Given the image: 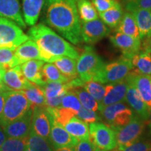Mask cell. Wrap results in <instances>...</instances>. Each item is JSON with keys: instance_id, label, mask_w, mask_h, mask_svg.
<instances>
[{"instance_id": "cell-9", "label": "cell", "mask_w": 151, "mask_h": 151, "mask_svg": "<svg viewBox=\"0 0 151 151\" xmlns=\"http://www.w3.org/2000/svg\"><path fill=\"white\" fill-rule=\"evenodd\" d=\"M146 122L139 116L133 117L127 124L116 130L117 148H123L139 141L145 129Z\"/></svg>"}, {"instance_id": "cell-38", "label": "cell", "mask_w": 151, "mask_h": 151, "mask_svg": "<svg viewBox=\"0 0 151 151\" xmlns=\"http://www.w3.org/2000/svg\"><path fill=\"white\" fill-rule=\"evenodd\" d=\"M15 48H0V67L5 71L18 65L15 58Z\"/></svg>"}, {"instance_id": "cell-47", "label": "cell", "mask_w": 151, "mask_h": 151, "mask_svg": "<svg viewBox=\"0 0 151 151\" xmlns=\"http://www.w3.org/2000/svg\"><path fill=\"white\" fill-rule=\"evenodd\" d=\"M10 89L9 88H7L3 83H0V94H2L4 92H6L7 91H10Z\"/></svg>"}, {"instance_id": "cell-11", "label": "cell", "mask_w": 151, "mask_h": 151, "mask_svg": "<svg viewBox=\"0 0 151 151\" xmlns=\"http://www.w3.org/2000/svg\"><path fill=\"white\" fill-rule=\"evenodd\" d=\"M111 30L99 18L81 23L82 40L88 44H94L107 37Z\"/></svg>"}, {"instance_id": "cell-26", "label": "cell", "mask_w": 151, "mask_h": 151, "mask_svg": "<svg viewBox=\"0 0 151 151\" xmlns=\"http://www.w3.org/2000/svg\"><path fill=\"white\" fill-rule=\"evenodd\" d=\"M116 32H120L131 36L132 37L140 39L139 32L137 22L133 14L129 11L124 13L120 23L116 27Z\"/></svg>"}, {"instance_id": "cell-37", "label": "cell", "mask_w": 151, "mask_h": 151, "mask_svg": "<svg viewBox=\"0 0 151 151\" xmlns=\"http://www.w3.org/2000/svg\"><path fill=\"white\" fill-rule=\"evenodd\" d=\"M82 88L89 92L97 100L99 104L101 103L105 94V86L103 84L92 79L85 82Z\"/></svg>"}, {"instance_id": "cell-1", "label": "cell", "mask_w": 151, "mask_h": 151, "mask_svg": "<svg viewBox=\"0 0 151 151\" xmlns=\"http://www.w3.org/2000/svg\"><path fill=\"white\" fill-rule=\"evenodd\" d=\"M43 20L72 44L82 41L81 23L76 1L69 0H45Z\"/></svg>"}, {"instance_id": "cell-19", "label": "cell", "mask_w": 151, "mask_h": 151, "mask_svg": "<svg viewBox=\"0 0 151 151\" xmlns=\"http://www.w3.org/2000/svg\"><path fill=\"white\" fill-rule=\"evenodd\" d=\"M0 17L10 19L23 29L27 27L19 0H0Z\"/></svg>"}, {"instance_id": "cell-12", "label": "cell", "mask_w": 151, "mask_h": 151, "mask_svg": "<svg viewBox=\"0 0 151 151\" xmlns=\"http://www.w3.org/2000/svg\"><path fill=\"white\" fill-rule=\"evenodd\" d=\"M110 41L122 52V56L132 59L133 56L140 51L141 40L125 34L116 32L110 37Z\"/></svg>"}, {"instance_id": "cell-39", "label": "cell", "mask_w": 151, "mask_h": 151, "mask_svg": "<svg viewBox=\"0 0 151 151\" xmlns=\"http://www.w3.org/2000/svg\"><path fill=\"white\" fill-rule=\"evenodd\" d=\"M81 106H81L76 94L74 93L73 90H69L64 95L62 99L61 104H60V106L58 107L69 109L74 111L76 114V113L81 108Z\"/></svg>"}, {"instance_id": "cell-4", "label": "cell", "mask_w": 151, "mask_h": 151, "mask_svg": "<svg viewBox=\"0 0 151 151\" xmlns=\"http://www.w3.org/2000/svg\"><path fill=\"white\" fill-rule=\"evenodd\" d=\"M133 69L132 59L122 56L120 59L106 65L97 71L92 80L101 84H108L123 81Z\"/></svg>"}, {"instance_id": "cell-49", "label": "cell", "mask_w": 151, "mask_h": 151, "mask_svg": "<svg viewBox=\"0 0 151 151\" xmlns=\"http://www.w3.org/2000/svg\"><path fill=\"white\" fill-rule=\"evenodd\" d=\"M5 73V70L4 69H2L1 67H0V83H2V79H3V76L4 74Z\"/></svg>"}, {"instance_id": "cell-27", "label": "cell", "mask_w": 151, "mask_h": 151, "mask_svg": "<svg viewBox=\"0 0 151 151\" xmlns=\"http://www.w3.org/2000/svg\"><path fill=\"white\" fill-rule=\"evenodd\" d=\"M123 14V9L119 2L108 10L99 13L101 21L110 28H116L118 25Z\"/></svg>"}, {"instance_id": "cell-52", "label": "cell", "mask_w": 151, "mask_h": 151, "mask_svg": "<svg viewBox=\"0 0 151 151\" xmlns=\"http://www.w3.org/2000/svg\"><path fill=\"white\" fill-rule=\"evenodd\" d=\"M95 151H103V150H99V149H97V148H96V150H95ZM110 151H113V150H110Z\"/></svg>"}, {"instance_id": "cell-17", "label": "cell", "mask_w": 151, "mask_h": 151, "mask_svg": "<svg viewBox=\"0 0 151 151\" xmlns=\"http://www.w3.org/2000/svg\"><path fill=\"white\" fill-rule=\"evenodd\" d=\"M126 78L135 86L147 106L151 110V75L138 73L132 69Z\"/></svg>"}, {"instance_id": "cell-20", "label": "cell", "mask_w": 151, "mask_h": 151, "mask_svg": "<svg viewBox=\"0 0 151 151\" xmlns=\"http://www.w3.org/2000/svg\"><path fill=\"white\" fill-rule=\"evenodd\" d=\"M14 55L18 65L31 60H41L39 47L35 41L29 39L17 47Z\"/></svg>"}, {"instance_id": "cell-50", "label": "cell", "mask_w": 151, "mask_h": 151, "mask_svg": "<svg viewBox=\"0 0 151 151\" xmlns=\"http://www.w3.org/2000/svg\"><path fill=\"white\" fill-rule=\"evenodd\" d=\"M146 124H148L149 128H150V131H151V110H150V117H149L148 120L146 121Z\"/></svg>"}, {"instance_id": "cell-3", "label": "cell", "mask_w": 151, "mask_h": 151, "mask_svg": "<svg viewBox=\"0 0 151 151\" xmlns=\"http://www.w3.org/2000/svg\"><path fill=\"white\" fill-rule=\"evenodd\" d=\"M31 108V104L22 91L5 92L4 106L0 116V126L4 127L21 117Z\"/></svg>"}, {"instance_id": "cell-10", "label": "cell", "mask_w": 151, "mask_h": 151, "mask_svg": "<svg viewBox=\"0 0 151 151\" xmlns=\"http://www.w3.org/2000/svg\"><path fill=\"white\" fill-rule=\"evenodd\" d=\"M54 119L46 106L32 108L31 129L37 135L48 139Z\"/></svg>"}, {"instance_id": "cell-43", "label": "cell", "mask_w": 151, "mask_h": 151, "mask_svg": "<svg viewBox=\"0 0 151 151\" xmlns=\"http://www.w3.org/2000/svg\"><path fill=\"white\" fill-rule=\"evenodd\" d=\"M121 149L123 151H151V143L148 141H137Z\"/></svg>"}, {"instance_id": "cell-51", "label": "cell", "mask_w": 151, "mask_h": 151, "mask_svg": "<svg viewBox=\"0 0 151 151\" xmlns=\"http://www.w3.org/2000/svg\"><path fill=\"white\" fill-rule=\"evenodd\" d=\"M24 151H33V150H31V149H30L29 148H28V147H27V148H26V149H25V150H24Z\"/></svg>"}, {"instance_id": "cell-6", "label": "cell", "mask_w": 151, "mask_h": 151, "mask_svg": "<svg viewBox=\"0 0 151 151\" xmlns=\"http://www.w3.org/2000/svg\"><path fill=\"white\" fill-rule=\"evenodd\" d=\"M78 77L83 82L92 80L94 75L103 67L104 62L90 46H86L77 59Z\"/></svg>"}, {"instance_id": "cell-5", "label": "cell", "mask_w": 151, "mask_h": 151, "mask_svg": "<svg viewBox=\"0 0 151 151\" xmlns=\"http://www.w3.org/2000/svg\"><path fill=\"white\" fill-rule=\"evenodd\" d=\"M99 112L101 120L114 131L127 124L134 116L133 110L122 102L107 106Z\"/></svg>"}, {"instance_id": "cell-29", "label": "cell", "mask_w": 151, "mask_h": 151, "mask_svg": "<svg viewBox=\"0 0 151 151\" xmlns=\"http://www.w3.org/2000/svg\"><path fill=\"white\" fill-rule=\"evenodd\" d=\"M41 87L44 92L46 99L64 96L68 91L71 90L69 82L65 83L60 82H47L46 84Z\"/></svg>"}, {"instance_id": "cell-30", "label": "cell", "mask_w": 151, "mask_h": 151, "mask_svg": "<svg viewBox=\"0 0 151 151\" xmlns=\"http://www.w3.org/2000/svg\"><path fill=\"white\" fill-rule=\"evenodd\" d=\"M43 79L45 83L47 82H60L62 83L69 82L70 79L62 74L58 67L51 62L44 64L41 69Z\"/></svg>"}, {"instance_id": "cell-8", "label": "cell", "mask_w": 151, "mask_h": 151, "mask_svg": "<svg viewBox=\"0 0 151 151\" xmlns=\"http://www.w3.org/2000/svg\"><path fill=\"white\" fill-rule=\"evenodd\" d=\"M90 140L96 148L103 151H110L117 148L116 132L101 122L89 124Z\"/></svg>"}, {"instance_id": "cell-24", "label": "cell", "mask_w": 151, "mask_h": 151, "mask_svg": "<svg viewBox=\"0 0 151 151\" xmlns=\"http://www.w3.org/2000/svg\"><path fill=\"white\" fill-rule=\"evenodd\" d=\"M64 127L78 141L90 139L89 125L76 116H73Z\"/></svg>"}, {"instance_id": "cell-36", "label": "cell", "mask_w": 151, "mask_h": 151, "mask_svg": "<svg viewBox=\"0 0 151 151\" xmlns=\"http://www.w3.org/2000/svg\"><path fill=\"white\" fill-rule=\"evenodd\" d=\"M27 137L8 138L0 147V151H24L27 148Z\"/></svg>"}, {"instance_id": "cell-46", "label": "cell", "mask_w": 151, "mask_h": 151, "mask_svg": "<svg viewBox=\"0 0 151 151\" xmlns=\"http://www.w3.org/2000/svg\"><path fill=\"white\" fill-rule=\"evenodd\" d=\"M6 139L4 132L2 128L0 127V147L1 146V145L3 144V143L4 142V141Z\"/></svg>"}, {"instance_id": "cell-45", "label": "cell", "mask_w": 151, "mask_h": 151, "mask_svg": "<svg viewBox=\"0 0 151 151\" xmlns=\"http://www.w3.org/2000/svg\"><path fill=\"white\" fill-rule=\"evenodd\" d=\"M4 99H5V92H4L2 94H0V116H1V112H2L4 103Z\"/></svg>"}, {"instance_id": "cell-23", "label": "cell", "mask_w": 151, "mask_h": 151, "mask_svg": "<svg viewBox=\"0 0 151 151\" xmlns=\"http://www.w3.org/2000/svg\"><path fill=\"white\" fill-rule=\"evenodd\" d=\"M134 17L141 40L151 36V10L137 9L131 12Z\"/></svg>"}, {"instance_id": "cell-41", "label": "cell", "mask_w": 151, "mask_h": 151, "mask_svg": "<svg viewBox=\"0 0 151 151\" xmlns=\"http://www.w3.org/2000/svg\"><path fill=\"white\" fill-rule=\"evenodd\" d=\"M76 116L78 117L79 119H81V120L88 124L94 122H99L101 120V116L98 114L96 111L90 110V109H86L83 106H81V108L76 113Z\"/></svg>"}, {"instance_id": "cell-31", "label": "cell", "mask_w": 151, "mask_h": 151, "mask_svg": "<svg viewBox=\"0 0 151 151\" xmlns=\"http://www.w3.org/2000/svg\"><path fill=\"white\" fill-rule=\"evenodd\" d=\"M28 101L31 104V108L35 106H45V95L42 88L37 85L32 83L27 88L22 90Z\"/></svg>"}, {"instance_id": "cell-40", "label": "cell", "mask_w": 151, "mask_h": 151, "mask_svg": "<svg viewBox=\"0 0 151 151\" xmlns=\"http://www.w3.org/2000/svg\"><path fill=\"white\" fill-rule=\"evenodd\" d=\"M124 9L129 12L137 9L151 10V0H122Z\"/></svg>"}, {"instance_id": "cell-34", "label": "cell", "mask_w": 151, "mask_h": 151, "mask_svg": "<svg viewBox=\"0 0 151 151\" xmlns=\"http://www.w3.org/2000/svg\"><path fill=\"white\" fill-rule=\"evenodd\" d=\"M72 90L76 94L83 107L94 111H99V104L97 101L83 88H76Z\"/></svg>"}, {"instance_id": "cell-15", "label": "cell", "mask_w": 151, "mask_h": 151, "mask_svg": "<svg viewBox=\"0 0 151 151\" xmlns=\"http://www.w3.org/2000/svg\"><path fill=\"white\" fill-rule=\"evenodd\" d=\"M48 141L53 150L60 148H74L78 140L73 137L65 129L63 126L53 121L49 134Z\"/></svg>"}, {"instance_id": "cell-13", "label": "cell", "mask_w": 151, "mask_h": 151, "mask_svg": "<svg viewBox=\"0 0 151 151\" xmlns=\"http://www.w3.org/2000/svg\"><path fill=\"white\" fill-rule=\"evenodd\" d=\"M32 109L30 108L23 116L1 127L7 138H24L29 135L31 129Z\"/></svg>"}, {"instance_id": "cell-32", "label": "cell", "mask_w": 151, "mask_h": 151, "mask_svg": "<svg viewBox=\"0 0 151 151\" xmlns=\"http://www.w3.org/2000/svg\"><path fill=\"white\" fill-rule=\"evenodd\" d=\"M79 17L83 22L91 21L98 18L97 9L90 0H76Z\"/></svg>"}, {"instance_id": "cell-7", "label": "cell", "mask_w": 151, "mask_h": 151, "mask_svg": "<svg viewBox=\"0 0 151 151\" xmlns=\"http://www.w3.org/2000/svg\"><path fill=\"white\" fill-rule=\"evenodd\" d=\"M29 39L21 28L10 19L0 17V48H15Z\"/></svg>"}, {"instance_id": "cell-16", "label": "cell", "mask_w": 151, "mask_h": 151, "mask_svg": "<svg viewBox=\"0 0 151 151\" xmlns=\"http://www.w3.org/2000/svg\"><path fill=\"white\" fill-rule=\"evenodd\" d=\"M126 80L128 82V88L126 94L125 101H127L128 104L131 106L132 110L134 111L137 116L141 120H144L146 122L150 117V110L141 98L140 94L139 93L135 86L127 78Z\"/></svg>"}, {"instance_id": "cell-14", "label": "cell", "mask_w": 151, "mask_h": 151, "mask_svg": "<svg viewBox=\"0 0 151 151\" xmlns=\"http://www.w3.org/2000/svg\"><path fill=\"white\" fill-rule=\"evenodd\" d=\"M127 88L128 82L126 78L123 81L107 84L105 86L104 97L99 104V111L113 104L125 101Z\"/></svg>"}, {"instance_id": "cell-48", "label": "cell", "mask_w": 151, "mask_h": 151, "mask_svg": "<svg viewBox=\"0 0 151 151\" xmlns=\"http://www.w3.org/2000/svg\"><path fill=\"white\" fill-rule=\"evenodd\" d=\"M54 151H75L74 148H69V147H66V148H60L54 150Z\"/></svg>"}, {"instance_id": "cell-25", "label": "cell", "mask_w": 151, "mask_h": 151, "mask_svg": "<svg viewBox=\"0 0 151 151\" xmlns=\"http://www.w3.org/2000/svg\"><path fill=\"white\" fill-rule=\"evenodd\" d=\"M133 70L143 74L151 75V51L141 49L132 58Z\"/></svg>"}, {"instance_id": "cell-18", "label": "cell", "mask_w": 151, "mask_h": 151, "mask_svg": "<svg viewBox=\"0 0 151 151\" xmlns=\"http://www.w3.org/2000/svg\"><path fill=\"white\" fill-rule=\"evenodd\" d=\"M2 83L7 88L14 91H22L32 83L24 77L20 65L5 71Z\"/></svg>"}, {"instance_id": "cell-28", "label": "cell", "mask_w": 151, "mask_h": 151, "mask_svg": "<svg viewBox=\"0 0 151 151\" xmlns=\"http://www.w3.org/2000/svg\"><path fill=\"white\" fill-rule=\"evenodd\" d=\"M55 65L61 71L62 74L67 76L68 78L72 80L78 77L76 69V60L67 56L59 57L53 61Z\"/></svg>"}, {"instance_id": "cell-35", "label": "cell", "mask_w": 151, "mask_h": 151, "mask_svg": "<svg viewBox=\"0 0 151 151\" xmlns=\"http://www.w3.org/2000/svg\"><path fill=\"white\" fill-rule=\"evenodd\" d=\"M46 108L52 115L54 121L63 127L73 116H76L74 111L69 109L63 108V107H57V108L46 107Z\"/></svg>"}, {"instance_id": "cell-21", "label": "cell", "mask_w": 151, "mask_h": 151, "mask_svg": "<svg viewBox=\"0 0 151 151\" xmlns=\"http://www.w3.org/2000/svg\"><path fill=\"white\" fill-rule=\"evenodd\" d=\"M45 62L43 60H31L20 65V69L27 80L34 84L43 86L46 83L44 82L42 76L43 65Z\"/></svg>"}, {"instance_id": "cell-44", "label": "cell", "mask_w": 151, "mask_h": 151, "mask_svg": "<svg viewBox=\"0 0 151 151\" xmlns=\"http://www.w3.org/2000/svg\"><path fill=\"white\" fill-rule=\"evenodd\" d=\"M96 147L90 139L78 141L74 147L75 151H95Z\"/></svg>"}, {"instance_id": "cell-22", "label": "cell", "mask_w": 151, "mask_h": 151, "mask_svg": "<svg viewBox=\"0 0 151 151\" xmlns=\"http://www.w3.org/2000/svg\"><path fill=\"white\" fill-rule=\"evenodd\" d=\"M45 0H22V14L25 24L33 26L37 23Z\"/></svg>"}, {"instance_id": "cell-42", "label": "cell", "mask_w": 151, "mask_h": 151, "mask_svg": "<svg viewBox=\"0 0 151 151\" xmlns=\"http://www.w3.org/2000/svg\"><path fill=\"white\" fill-rule=\"evenodd\" d=\"M92 3L99 13L104 12L118 3L116 0H92Z\"/></svg>"}, {"instance_id": "cell-2", "label": "cell", "mask_w": 151, "mask_h": 151, "mask_svg": "<svg viewBox=\"0 0 151 151\" xmlns=\"http://www.w3.org/2000/svg\"><path fill=\"white\" fill-rule=\"evenodd\" d=\"M29 39L35 41L40 50L41 60L53 62L59 57L67 56L77 60L79 54L70 43L43 23L32 26L28 31Z\"/></svg>"}, {"instance_id": "cell-33", "label": "cell", "mask_w": 151, "mask_h": 151, "mask_svg": "<svg viewBox=\"0 0 151 151\" xmlns=\"http://www.w3.org/2000/svg\"><path fill=\"white\" fill-rule=\"evenodd\" d=\"M27 146L33 151H54L48 139L30 130L27 137Z\"/></svg>"}, {"instance_id": "cell-53", "label": "cell", "mask_w": 151, "mask_h": 151, "mask_svg": "<svg viewBox=\"0 0 151 151\" xmlns=\"http://www.w3.org/2000/svg\"><path fill=\"white\" fill-rule=\"evenodd\" d=\"M69 1H76V0H69Z\"/></svg>"}]
</instances>
